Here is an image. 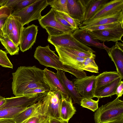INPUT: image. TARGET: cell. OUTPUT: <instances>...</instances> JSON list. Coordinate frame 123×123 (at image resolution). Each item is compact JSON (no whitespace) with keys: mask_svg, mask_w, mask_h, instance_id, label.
I'll return each instance as SVG.
<instances>
[{"mask_svg":"<svg viewBox=\"0 0 123 123\" xmlns=\"http://www.w3.org/2000/svg\"><path fill=\"white\" fill-rule=\"evenodd\" d=\"M12 75V88L16 96L30 95V92L37 88H49L44 80L43 70L35 66H20Z\"/></svg>","mask_w":123,"mask_h":123,"instance_id":"1","label":"cell"},{"mask_svg":"<svg viewBox=\"0 0 123 123\" xmlns=\"http://www.w3.org/2000/svg\"><path fill=\"white\" fill-rule=\"evenodd\" d=\"M49 45L45 46H38L36 48L34 55V58L39 63L46 67L54 68L68 72L80 79L87 75L67 66L63 65L59 60V57L51 50Z\"/></svg>","mask_w":123,"mask_h":123,"instance_id":"2","label":"cell"},{"mask_svg":"<svg viewBox=\"0 0 123 123\" xmlns=\"http://www.w3.org/2000/svg\"><path fill=\"white\" fill-rule=\"evenodd\" d=\"M94 116L95 123H123V101L117 97L98 108Z\"/></svg>","mask_w":123,"mask_h":123,"instance_id":"3","label":"cell"},{"mask_svg":"<svg viewBox=\"0 0 123 123\" xmlns=\"http://www.w3.org/2000/svg\"><path fill=\"white\" fill-rule=\"evenodd\" d=\"M63 94L59 91L47 92L42 100V103L37 112L44 116L60 119V111Z\"/></svg>","mask_w":123,"mask_h":123,"instance_id":"4","label":"cell"},{"mask_svg":"<svg viewBox=\"0 0 123 123\" xmlns=\"http://www.w3.org/2000/svg\"><path fill=\"white\" fill-rule=\"evenodd\" d=\"M48 5L47 0H37L24 9L13 11L11 14L19 17L24 26L33 20L40 19L42 11Z\"/></svg>","mask_w":123,"mask_h":123,"instance_id":"5","label":"cell"},{"mask_svg":"<svg viewBox=\"0 0 123 123\" xmlns=\"http://www.w3.org/2000/svg\"><path fill=\"white\" fill-rule=\"evenodd\" d=\"M48 42L55 46L68 47L83 52H95L88 46L84 45L77 40L73 36L72 33H64L54 36L49 35Z\"/></svg>","mask_w":123,"mask_h":123,"instance_id":"6","label":"cell"},{"mask_svg":"<svg viewBox=\"0 0 123 123\" xmlns=\"http://www.w3.org/2000/svg\"><path fill=\"white\" fill-rule=\"evenodd\" d=\"M87 32L95 40L105 42L111 41L114 42L123 41V23L113 28L105 30L90 31L86 29Z\"/></svg>","mask_w":123,"mask_h":123,"instance_id":"7","label":"cell"},{"mask_svg":"<svg viewBox=\"0 0 123 123\" xmlns=\"http://www.w3.org/2000/svg\"><path fill=\"white\" fill-rule=\"evenodd\" d=\"M59 55V60L64 65L74 68L86 75L83 69V64L85 58L79 57L66 50L63 47L55 46Z\"/></svg>","mask_w":123,"mask_h":123,"instance_id":"8","label":"cell"},{"mask_svg":"<svg viewBox=\"0 0 123 123\" xmlns=\"http://www.w3.org/2000/svg\"><path fill=\"white\" fill-rule=\"evenodd\" d=\"M96 76L92 75L80 79H74V82L79 94L82 98L94 97Z\"/></svg>","mask_w":123,"mask_h":123,"instance_id":"9","label":"cell"},{"mask_svg":"<svg viewBox=\"0 0 123 123\" xmlns=\"http://www.w3.org/2000/svg\"><path fill=\"white\" fill-rule=\"evenodd\" d=\"M123 10V0H111L104 5L88 20L82 24L89 23L94 20Z\"/></svg>","mask_w":123,"mask_h":123,"instance_id":"10","label":"cell"},{"mask_svg":"<svg viewBox=\"0 0 123 123\" xmlns=\"http://www.w3.org/2000/svg\"><path fill=\"white\" fill-rule=\"evenodd\" d=\"M38 26L34 24L23 28L19 44L20 50L24 52L31 48L36 42Z\"/></svg>","mask_w":123,"mask_h":123,"instance_id":"11","label":"cell"},{"mask_svg":"<svg viewBox=\"0 0 123 123\" xmlns=\"http://www.w3.org/2000/svg\"><path fill=\"white\" fill-rule=\"evenodd\" d=\"M89 0H67L69 16L78 20L81 23L84 21L86 7Z\"/></svg>","mask_w":123,"mask_h":123,"instance_id":"12","label":"cell"},{"mask_svg":"<svg viewBox=\"0 0 123 123\" xmlns=\"http://www.w3.org/2000/svg\"><path fill=\"white\" fill-rule=\"evenodd\" d=\"M38 20L41 26L44 29L45 27H49L65 33H73L76 30L74 28L65 26L58 22L55 18L54 10L52 8L46 14L42 16Z\"/></svg>","mask_w":123,"mask_h":123,"instance_id":"13","label":"cell"},{"mask_svg":"<svg viewBox=\"0 0 123 123\" xmlns=\"http://www.w3.org/2000/svg\"><path fill=\"white\" fill-rule=\"evenodd\" d=\"M72 35L77 40L86 46L105 49L106 51L110 48L105 44L104 42L100 43L98 40L93 39L86 29H76L73 32Z\"/></svg>","mask_w":123,"mask_h":123,"instance_id":"14","label":"cell"},{"mask_svg":"<svg viewBox=\"0 0 123 123\" xmlns=\"http://www.w3.org/2000/svg\"><path fill=\"white\" fill-rule=\"evenodd\" d=\"M43 78L49 87L50 91H59L65 97L69 96L68 92L60 81L56 73L45 68L43 70Z\"/></svg>","mask_w":123,"mask_h":123,"instance_id":"15","label":"cell"},{"mask_svg":"<svg viewBox=\"0 0 123 123\" xmlns=\"http://www.w3.org/2000/svg\"><path fill=\"white\" fill-rule=\"evenodd\" d=\"M57 70L56 74L68 92L69 96L74 100V103L80 105L82 97L78 92L74 82L67 78L65 72L60 70Z\"/></svg>","mask_w":123,"mask_h":123,"instance_id":"16","label":"cell"},{"mask_svg":"<svg viewBox=\"0 0 123 123\" xmlns=\"http://www.w3.org/2000/svg\"><path fill=\"white\" fill-rule=\"evenodd\" d=\"M123 23V10L121 12L94 20L89 23L81 24L80 29H86L96 26L112 23Z\"/></svg>","mask_w":123,"mask_h":123,"instance_id":"17","label":"cell"},{"mask_svg":"<svg viewBox=\"0 0 123 123\" xmlns=\"http://www.w3.org/2000/svg\"><path fill=\"white\" fill-rule=\"evenodd\" d=\"M112 61L114 63L117 72L123 79V50L114 45L107 51Z\"/></svg>","mask_w":123,"mask_h":123,"instance_id":"18","label":"cell"},{"mask_svg":"<svg viewBox=\"0 0 123 123\" xmlns=\"http://www.w3.org/2000/svg\"><path fill=\"white\" fill-rule=\"evenodd\" d=\"M76 111L71 98L69 96L65 97L63 95L61 107L60 119L68 123L69 120L75 114Z\"/></svg>","mask_w":123,"mask_h":123,"instance_id":"19","label":"cell"},{"mask_svg":"<svg viewBox=\"0 0 123 123\" xmlns=\"http://www.w3.org/2000/svg\"><path fill=\"white\" fill-rule=\"evenodd\" d=\"M120 77L118 73L115 71L104 72L96 76L95 92Z\"/></svg>","mask_w":123,"mask_h":123,"instance_id":"20","label":"cell"},{"mask_svg":"<svg viewBox=\"0 0 123 123\" xmlns=\"http://www.w3.org/2000/svg\"><path fill=\"white\" fill-rule=\"evenodd\" d=\"M42 103L41 100L28 107L15 115L13 119L15 123H23L34 116L39 110Z\"/></svg>","mask_w":123,"mask_h":123,"instance_id":"21","label":"cell"},{"mask_svg":"<svg viewBox=\"0 0 123 123\" xmlns=\"http://www.w3.org/2000/svg\"><path fill=\"white\" fill-rule=\"evenodd\" d=\"M122 79L120 77L103 88L95 92L94 97L98 98L111 97L114 93L119 83Z\"/></svg>","mask_w":123,"mask_h":123,"instance_id":"22","label":"cell"},{"mask_svg":"<svg viewBox=\"0 0 123 123\" xmlns=\"http://www.w3.org/2000/svg\"><path fill=\"white\" fill-rule=\"evenodd\" d=\"M12 16L13 29L11 33L8 36L14 44L18 46L19 44L22 32L24 27L19 17Z\"/></svg>","mask_w":123,"mask_h":123,"instance_id":"23","label":"cell"},{"mask_svg":"<svg viewBox=\"0 0 123 123\" xmlns=\"http://www.w3.org/2000/svg\"><path fill=\"white\" fill-rule=\"evenodd\" d=\"M109 1V0H89L86 7L84 22L89 20L104 5Z\"/></svg>","mask_w":123,"mask_h":123,"instance_id":"24","label":"cell"},{"mask_svg":"<svg viewBox=\"0 0 123 123\" xmlns=\"http://www.w3.org/2000/svg\"><path fill=\"white\" fill-rule=\"evenodd\" d=\"M0 41L7 53L11 55L18 54L19 47L13 42L7 35L3 34Z\"/></svg>","mask_w":123,"mask_h":123,"instance_id":"25","label":"cell"},{"mask_svg":"<svg viewBox=\"0 0 123 123\" xmlns=\"http://www.w3.org/2000/svg\"><path fill=\"white\" fill-rule=\"evenodd\" d=\"M28 107H12L0 110V119H13L18 113L26 109Z\"/></svg>","mask_w":123,"mask_h":123,"instance_id":"26","label":"cell"},{"mask_svg":"<svg viewBox=\"0 0 123 123\" xmlns=\"http://www.w3.org/2000/svg\"><path fill=\"white\" fill-rule=\"evenodd\" d=\"M96 55L93 53L90 57L85 59L83 63V70L92 73H98V68L96 63L95 59Z\"/></svg>","mask_w":123,"mask_h":123,"instance_id":"27","label":"cell"},{"mask_svg":"<svg viewBox=\"0 0 123 123\" xmlns=\"http://www.w3.org/2000/svg\"><path fill=\"white\" fill-rule=\"evenodd\" d=\"M51 8L55 11L69 15L67 7V0H47Z\"/></svg>","mask_w":123,"mask_h":123,"instance_id":"28","label":"cell"},{"mask_svg":"<svg viewBox=\"0 0 123 123\" xmlns=\"http://www.w3.org/2000/svg\"><path fill=\"white\" fill-rule=\"evenodd\" d=\"M99 98L94 100L92 98H82L80 102V105L82 107L87 108L94 112L98 108V103Z\"/></svg>","mask_w":123,"mask_h":123,"instance_id":"29","label":"cell"},{"mask_svg":"<svg viewBox=\"0 0 123 123\" xmlns=\"http://www.w3.org/2000/svg\"><path fill=\"white\" fill-rule=\"evenodd\" d=\"M49 118L37 112L23 123H48Z\"/></svg>","mask_w":123,"mask_h":123,"instance_id":"30","label":"cell"},{"mask_svg":"<svg viewBox=\"0 0 123 123\" xmlns=\"http://www.w3.org/2000/svg\"><path fill=\"white\" fill-rule=\"evenodd\" d=\"M0 65L2 67L12 69L13 66L7 55L6 53L0 49Z\"/></svg>","mask_w":123,"mask_h":123,"instance_id":"31","label":"cell"},{"mask_svg":"<svg viewBox=\"0 0 123 123\" xmlns=\"http://www.w3.org/2000/svg\"><path fill=\"white\" fill-rule=\"evenodd\" d=\"M13 17L11 15L6 19L2 30L3 34L9 35L11 33L13 27Z\"/></svg>","mask_w":123,"mask_h":123,"instance_id":"32","label":"cell"},{"mask_svg":"<svg viewBox=\"0 0 123 123\" xmlns=\"http://www.w3.org/2000/svg\"><path fill=\"white\" fill-rule=\"evenodd\" d=\"M56 11L60 16L64 18L73 28H75L76 30L79 28V26L81 24L80 21L73 18L68 15L64 13Z\"/></svg>","mask_w":123,"mask_h":123,"instance_id":"33","label":"cell"},{"mask_svg":"<svg viewBox=\"0 0 123 123\" xmlns=\"http://www.w3.org/2000/svg\"><path fill=\"white\" fill-rule=\"evenodd\" d=\"M123 23L117 22L107 24L98 25L86 29L90 31L110 29L115 28Z\"/></svg>","mask_w":123,"mask_h":123,"instance_id":"34","label":"cell"},{"mask_svg":"<svg viewBox=\"0 0 123 123\" xmlns=\"http://www.w3.org/2000/svg\"><path fill=\"white\" fill-rule=\"evenodd\" d=\"M63 47L66 50L71 53L79 57L84 58L90 57L93 53L91 51L84 52L68 47Z\"/></svg>","mask_w":123,"mask_h":123,"instance_id":"35","label":"cell"},{"mask_svg":"<svg viewBox=\"0 0 123 123\" xmlns=\"http://www.w3.org/2000/svg\"><path fill=\"white\" fill-rule=\"evenodd\" d=\"M37 0H19L13 9V11L24 9L32 4Z\"/></svg>","mask_w":123,"mask_h":123,"instance_id":"36","label":"cell"},{"mask_svg":"<svg viewBox=\"0 0 123 123\" xmlns=\"http://www.w3.org/2000/svg\"><path fill=\"white\" fill-rule=\"evenodd\" d=\"M13 11L11 7L2 6L0 7V19L7 18L11 15Z\"/></svg>","mask_w":123,"mask_h":123,"instance_id":"37","label":"cell"},{"mask_svg":"<svg viewBox=\"0 0 123 123\" xmlns=\"http://www.w3.org/2000/svg\"><path fill=\"white\" fill-rule=\"evenodd\" d=\"M19 0H0V7L6 6L12 7V9Z\"/></svg>","mask_w":123,"mask_h":123,"instance_id":"38","label":"cell"},{"mask_svg":"<svg viewBox=\"0 0 123 123\" xmlns=\"http://www.w3.org/2000/svg\"><path fill=\"white\" fill-rule=\"evenodd\" d=\"M54 11L55 18L58 22L65 26L71 28H73L64 18L60 16L57 13L56 11L55 10Z\"/></svg>","mask_w":123,"mask_h":123,"instance_id":"39","label":"cell"},{"mask_svg":"<svg viewBox=\"0 0 123 123\" xmlns=\"http://www.w3.org/2000/svg\"><path fill=\"white\" fill-rule=\"evenodd\" d=\"M123 93V82L121 81L117 86L114 93L117 97H120L122 96Z\"/></svg>","mask_w":123,"mask_h":123,"instance_id":"40","label":"cell"},{"mask_svg":"<svg viewBox=\"0 0 123 123\" xmlns=\"http://www.w3.org/2000/svg\"><path fill=\"white\" fill-rule=\"evenodd\" d=\"M48 123H67L65 121L61 119L50 117L49 118Z\"/></svg>","mask_w":123,"mask_h":123,"instance_id":"41","label":"cell"},{"mask_svg":"<svg viewBox=\"0 0 123 123\" xmlns=\"http://www.w3.org/2000/svg\"><path fill=\"white\" fill-rule=\"evenodd\" d=\"M0 123H15L13 119H0Z\"/></svg>","mask_w":123,"mask_h":123,"instance_id":"42","label":"cell"},{"mask_svg":"<svg viewBox=\"0 0 123 123\" xmlns=\"http://www.w3.org/2000/svg\"><path fill=\"white\" fill-rule=\"evenodd\" d=\"M8 18V17H7ZM7 18H3L0 19V29L2 30L6 19Z\"/></svg>","mask_w":123,"mask_h":123,"instance_id":"43","label":"cell"},{"mask_svg":"<svg viewBox=\"0 0 123 123\" xmlns=\"http://www.w3.org/2000/svg\"><path fill=\"white\" fill-rule=\"evenodd\" d=\"M6 102L5 98L0 95V107L4 104Z\"/></svg>","mask_w":123,"mask_h":123,"instance_id":"44","label":"cell"},{"mask_svg":"<svg viewBox=\"0 0 123 123\" xmlns=\"http://www.w3.org/2000/svg\"><path fill=\"white\" fill-rule=\"evenodd\" d=\"M3 35V33L2 30L0 29V40L2 38Z\"/></svg>","mask_w":123,"mask_h":123,"instance_id":"45","label":"cell"}]
</instances>
